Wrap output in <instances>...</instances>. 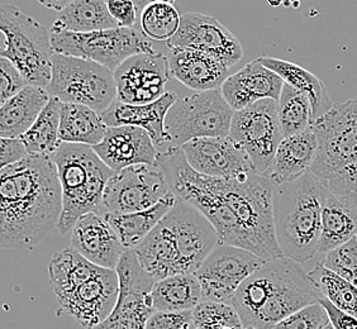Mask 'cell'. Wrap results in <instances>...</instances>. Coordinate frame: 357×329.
<instances>
[{
    "instance_id": "6da1fadb",
    "label": "cell",
    "mask_w": 357,
    "mask_h": 329,
    "mask_svg": "<svg viewBox=\"0 0 357 329\" xmlns=\"http://www.w3.org/2000/svg\"><path fill=\"white\" fill-rule=\"evenodd\" d=\"M156 164L175 197L195 206L213 224L220 243L245 248L265 261L284 256L275 232L271 178L257 172L232 178L203 175L188 164L181 147L160 152Z\"/></svg>"
},
{
    "instance_id": "7a4b0ae2",
    "label": "cell",
    "mask_w": 357,
    "mask_h": 329,
    "mask_svg": "<svg viewBox=\"0 0 357 329\" xmlns=\"http://www.w3.org/2000/svg\"><path fill=\"white\" fill-rule=\"evenodd\" d=\"M62 188L52 158L28 155L0 170V246L33 248L57 227Z\"/></svg>"
},
{
    "instance_id": "3957f363",
    "label": "cell",
    "mask_w": 357,
    "mask_h": 329,
    "mask_svg": "<svg viewBox=\"0 0 357 329\" xmlns=\"http://www.w3.org/2000/svg\"><path fill=\"white\" fill-rule=\"evenodd\" d=\"M322 296L302 263L282 256L266 261L248 276L229 303L243 327L270 329Z\"/></svg>"
},
{
    "instance_id": "277c9868",
    "label": "cell",
    "mask_w": 357,
    "mask_h": 329,
    "mask_svg": "<svg viewBox=\"0 0 357 329\" xmlns=\"http://www.w3.org/2000/svg\"><path fill=\"white\" fill-rule=\"evenodd\" d=\"M324 192V183L310 170L275 185V232L285 257L304 263L319 254Z\"/></svg>"
},
{
    "instance_id": "5b68a950",
    "label": "cell",
    "mask_w": 357,
    "mask_h": 329,
    "mask_svg": "<svg viewBox=\"0 0 357 329\" xmlns=\"http://www.w3.org/2000/svg\"><path fill=\"white\" fill-rule=\"evenodd\" d=\"M52 160L62 188L57 229L66 234L84 214L100 211L105 186L114 171L88 144L62 142Z\"/></svg>"
},
{
    "instance_id": "8992f818",
    "label": "cell",
    "mask_w": 357,
    "mask_h": 329,
    "mask_svg": "<svg viewBox=\"0 0 357 329\" xmlns=\"http://www.w3.org/2000/svg\"><path fill=\"white\" fill-rule=\"evenodd\" d=\"M152 236L174 274H194L220 243L215 228L206 215L178 198L153 228Z\"/></svg>"
},
{
    "instance_id": "52a82bcc",
    "label": "cell",
    "mask_w": 357,
    "mask_h": 329,
    "mask_svg": "<svg viewBox=\"0 0 357 329\" xmlns=\"http://www.w3.org/2000/svg\"><path fill=\"white\" fill-rule=\"evenodd\" d=\"M0 29L6 36L0 57L13 62L29 85L47 89L55 54L47 29L10 4L1 7Z\"/></svg>"
},
{
    "instance_id": "ba28073f",
    "label": "cell",
    "mask_w": 357,
    "mask_h": 329,
    "mask_svg": "<svg viewBox=\"0 0 357 329\" xmlns=\"http://www.w3.org/2000/svg\"><path fill=\"white\" fill-rule=\"evenodd\" d=\"M47 91L62 103L84 104L100 114L117 99L114 71L96 61L56 52Z\"/></svg>"
},
{
    "instance_id": "9c48e42d",
    "label": "cell",
    "mask_w": 357,
    "mask_h": 329,
    "mask_svg": "<svg viewBox=\"0 0 357 329\" xmlns=\"http://www.w3.org/2000/svg\"><path fill=\"white\" fill-rule=\"evenodd\" d=\"M318 150L310 171L326 181L344 172L357 171V98L333 105L312 124Z\"/></svg>"
},
{
    "instance_id": "30bf717a",
    "label": "cell",
    "mask_w": 357,
    "mask_h": 329,
    "mask_svg": "<svg viewBox=\"0 0 357 329\" xmlns=\"http://www.w3.org/2000/svg\"><path fill=\"white\" fill-rule=\"evenodd\" d=\"M234 113L218 89L178 99L166 116L169 142L172 147H183L197 138L228 137Z\"/></svg>"
},
{
    "instance_id": "8fae6325",
    "label": "cell",
    "mask_w": 357,
    "mask_h": 329,
    "mask_svg": "<svg viewBox=\"0 0 357 329\" xmlns=\"http://www.w3.org/2000/svg\"><path fill=\"white\" fill-rule=\"evenodd\" d=\"M51 42L56 54L96 61L114 71L128 57L151 52V42L131 27H116L86 33L52 31Z\"/></svg>"
},
{
    "instance_id": "7c38bea8",
    "label": "cell",
    "mask_w": 357,
    "mask_h": 329,
    "mask_svg": "<svg viewBox=\"0 0 357 329\" xmlns=\"http://www.w3.org/2000/svg\"><path fill=\"white\" fill-rule=\"evenodd\" d=\"M229 137L248 152L256 172L270 178L275 155L284 138L278 118V102L261 99L234 110Z\"/></svg>"
},
{
    "instance_id": "4fadbf2b",
    "label": "cell",
    "mask_w": 357,
    "mask_h": 329,
    "mask_svg": "<svg viewBox=\"0 0 357 329\" xmlns=\"http://www.w3.org/2000/svg\"><path fill=\"white\" fill-rule=\"evenodd\" d=\"M172 194L165 172L158 164H132L112 175L99 213L144 211Z\"/></svg>"
},
{
    "instance_id": "5bb4252c",
    "label": "cell",
    "mask_w": 357,
    "mask_h": 329,
    "mask_svg": "<svg viewBox=\"0 0 357 329\" xmlns=\"http://www.w3.org/2000/svg\"><path fill=\"white\" fill-rule=\"evenodd\" d=\"M119 295L116 307L93 329H146L152 313L151 291L158 282L144 270L135 248H127L118 263Z\"/></svg>"
},
{
    "instance_id": "9a60e30c",
    "label": "cell",
    "mask_w": 357,
    "mask_h": 329,
    "mask_svg": "<svg viewBox=\"0 0 357 329\" xmlns=\"http://www.w3.org/2000/svg\"><path fill=\"white\" fill-rule=\"evenodd\" d=\"M265 262L245 248L220 243L194 274L202 285L204 300L229 303L241 284Z\"/></svg>"
},
{
    "instance_id": "2e32d148",
    "label": "cell",
    "mask_w": 357,
    "mask_h": 329,
    "mask_svg": "<svg viewBox=\"0 0 357 329\" xmlns=\"http://www.w3.org/2000/svg\"><path fill=\"white\" fill-rule=\"evenodd\" d=\"M169 57L158 51L128 57L114 70L117 99L126 104H149L166 94L170 80Z\"/></svg>"
},
{
    "instance_id": "e0dca14e",
    "label": "cell",
    "mask_w": 357,
    "mask_h": 329,
    "mask_svg": "<svg viewBox=\"0 0 357 329\" xmlns=\"http://www.w3.org/2000/svg\"><path fill=\"white\" fill-rule=\"evenodd\" d=\"M119 295L117 270L99 268L89 279L63 294L57 302L84 328H96L116 307Z\"/></svg>"
},
{
    "instance_id": "ac0fdd59",
    "label": "cell",
    "mask_w": 357,
    "mask_h": 329,
    "mask_svg": "<svg viewBox=\"0 0 357 329\" xmlns=\"http://www.w3.org/2000/svg\"><path fill=\"white\" fill-rule=\"evenodd\" d=\"M167 47L192 48L220 59L229 68L238 63L243 48L217 18L206 14L189 12L181 15L178 33L166 42Z\"/></svg>"
},
{
    "instance_id": "d6986e66",
    "label": "cell",
    "mask_w": 357,
    "mask_h": 329,
    "mask_svg": "<svg viewBox=\"0 0 357 329\" xmlns=\"http://www.w3.org/2000/svg\"><path fill=\"white\" fill-rule=\"evenodd\" d=\"M195 171L214 178H232L256 172L251 158L229 137L192 139L181 147Z\"/></svg>"
},
{
    "instance_id": "ffe728a7",
    "label": "cell",
    "mask_w": 357,
    "mask_h": 329,
    "mask_svg": "<svg viewBox=\"0 0 357 329\" xmlns=\"http://www.w3.org/2000/svg\"><path fill=\"white\" fill-rule=\"evenodd\" d=\"M71 247L86 260L100 268H117L124 251L122 240L105 215L99 212L84 214L71 229Z\"/></svg>"
},
{
    "instance_id": "44dd1931",
    "label": "cell",
    "mask_w": 357,
    "mask_h": 329,
    "mask_svg": "<svg viewBox=\"0 0 357 329\" xmlns=\"http://www.w3.org/2000/svg\"><path fill=\"white\" fill-rule=\"evenodd\" d=\"M93 148L113 171L132 164H155L160 153L150 133L133 125L108 127L103 141Z\"/></svg>"
},
{
    "instance_id": "7402d4cb",
    "label": "cell",
    "mask_w": 357,
    "mask_h": 329,
    "mask_svg": "<svg viewBox=\"0 0 357 329\" xmlns=\"http://www.w3.org/2000/svg\"><path fill=\"white\" fill-rule=\"evenodd\" d=\"M282 86V77L264 66L257 59L248 62L234 75L228 76L222 84L220 91L232 109L240 110L261 99H274L278 102Z\"/></svg>"
},
{
    "instance_id": "603a6c76",
    "label": "cell",
    "mask_w": 357,
    "mask_h": 329,
    "mask_svg": "<svg viewBox=\"0 0 357 329\" xmlns=\"http://www.w3.org/2000/svg\"><path fill=\"white\" fill-rule=\"evenodd\" d=\"M169 65L172 76L195 91L218 89L229 71V66L220 59L192 48L170 49Z\"/></svg>"
},
{
    "instance_id": "cb8c5ba5",
    "label": "cell",
    "mask_w": 357,
    "mask_h": 329,
    "mask_svg": "<svg viewBox=\"0 0 357 329\" xmlns=\"http://www.w3.org/2000/svg\"><path fill=\"white\" fill-rule=\"evenodd\" d=\"M178 100L174 93H166L158 100L149 104H126L116 99L109 108L102 113L108 127L133 125L147 130L156 147L169 141L165 128L166 116L172 104Z\"/></svg>"
},
{
    "instance_id": "d4e9b609",
    "label": "cell",
    "mask_w": 357,
    "mask_h": 329,
    "mask_svg": "<svg viewBox=\"0 0 357 329\" xmlns=\"http://www.w3.org/2000/svg\"><path fill=\"white\" fill-rule=\"evenodd\" d=\"M356 236V197L332 192L326 188L322 209V234L318 254H326Z\"/></svg>"
},
{
    "instance_id": "484cf974",
    "label": "cell",
    "mask_w": 357,
    "mask_h": 329,
    "mask_svg": "<svg viewBox=\"0 0 357 329\" xmlns=\"http://www.w3.org/2000/svg\"><path fill=\"white\" fill-rule=\"evenodd\" d=\"M317 150L318 139L312 127L294 136L282 138L270 175L275 185L293 181L310 171L316 160Z\"/></svg>"
},
{
    "instance_id": "4316f807",
    "label": "cell",
    "mask_w": 357,
    "mask_h": 329,
    "mask_svg": "<svg viewBox=\"0 0 357 329\" xmlns=\"http://www.w3.org/2000/svg\"><path fill=\"white\" fill-rule=\"evenodd\" d=\"M51 99L47 89L27 85L21 93L1 104L0 136L20 138L27 132Z\"/></svg>"
},
{
    "instance_id": "83f0119b",
    "label": "cell",
    "mask_w": 357,
    "mask_h": 329,
    "mask_svg": "<svg viewBox=\"0 0 357 329\" xmlns=\"http://www.w3.org/2000/svg\"><path fill=\"white\" fill-rule=\"evenodd\" d=\"M259 61L268 69L276 72L284 82L310 96L313 110V123L333 108L335 104L331 99L327 86L319 77H317L308 70L303 69L302 66L293 62L274 57H260Z\"/></svg>"
},
{
    "instance_id": "f1b7e54d",
    "label": "cell",
    "mask_w": 357,
    "mask_h": 329,
    "mask_svg": "<svg viewBox=\"0 0 357 329\" xmlns=\"http://www.w3.org/2000/svg\"><path fill=\"white\" fill-rule=\"evenodd\" d=\"M175 194L166 197L158 204L138 212L105 213L113 228L117 231L119 238L126 248H136L142 240L151 234L176 201Z\"/></svg>"
},
{
    "instance_id": "f546056e",
    "label": "cell",
    "mask_w": 357,
    "mask_h": 329,
    "mask_svg": "<svg viewBox=\"0 0 357 329\" xmlns=\"http://www.w3.org/2000/svg\"><path fill=\"white\" fill-rule=\"evenodd\" d=\"M108 130L102 114L88 105L62 103L60 114V139L69 144L94 147L103 141Z\"/></svg>"
},
{
    "instance_id": "4dcf8cb0",
    "label": "cell",
    "mask_w": 357,
    "mask_h": 329,
    "mask_svg": "<svg viewBox=\"0 0 357 329\" xmlns=\"http://www.w3.org/2000/svg\"><path fill=\"white\" fill-rule=\"evenodd\" d=\"M155 312L192 310L204 300L195 274H176L155 282L151 291Z\"/></svg>"
},
{
    "instance_id": "1f68e13d",
    "label": "cell",
    "mask_w": 357,
    "mask_h": 329,
    "mask_svg": "<svg viewBox=\"0 0 357 329\" xmlns=\"http://www.w3.org/2000/svg\"><path fill=\"white\" fill-rule=\"evenodd\" d=\"M119 27L112 17L107 0H74L60 12L52 31H69L86 33Z\"/></svg>"
},
{
    "instance_id": "d6a6232c",
    "label": "cell",
    "mask_w": 357,
    "mask_h": 329,
    "mask_svg": "<svg viewBox=\"0 0 357 329\" xmlns=\"http://www.w3.org/2000/svg\"><path fill=\"white\" fill-rule=\"evenodd\" d=\"M60 114L61 100L51 96L33 125L20 137L29 155H42L48 158L55 155L62 144L60 139Z\"/></svg>"
},
{
    "instance_id": "836d02e7",
    "label": "cell",
    "mask_w": 357,
    "mask_h": 329,
    "mask_svg": "<svg viewBox=\"0 0 357 329\" xmlns=\"http://www.w3.org/2000/svg\"><path fill=\"white\" fill-rule=\"evenodd\" d=\"M278 118L284 138L304 132L313 124L310 96L284 82L278 100Z\"/></svg>"
},
{
    "instance_id": "e575fe53",
    "label": "cell",
    "mask_w": 357,
    "mask_h": 329,
    "mask_svg": "<svg viewBox=\"0 0 357 329\" xmlns=\"http://www.w3.org/2000/svg\"><path fill=\"white\" fill-rule=\"evenodd\" d=\"M317 288L337 308L357 318V286L335 274L318 261L308 273Z\"/></svg>"
},
{
    "instance_id": "d590c367",
    "label": "cell",
    "mask_w": 357,
    "mask_h": 329,
    "mask_svg": "<svg viewBox=\"0 0 357 329\" xmlns=\"http://www.w3.org/2000/svg\"><path fill=\"white\" fill-rule=\"evenodd\" d=\"M181 15L172 3L153 1L141 12V28L149 40L169 41L178 33Z\"/></svg>"
},
{
    "instance_id": "8d00e7d4",
    "label": "cell",
    "mask_w": 357,
    "mask_h": 329,
    "mask_svg": "<svg viewBox=\"0 0 357 329\" xmlns=\"http://www.w3.org/2000/svg\"><path fill=\"white\" fill-rule=\"evenodd\" d=\"M192 324L194 329L245 328L238 312L231 303L211 300H203L192 309Z\"/></svg>"
},
{
    "instance_id": "74e56055",
    "label": "cell",
    "mask_w": 357,
    "mask_h": 329,
    "mask_svg": "<svg viewBox=\"0 0 357 329\" xmlns=\"http://www.w3.org/2000/svg\"><path fill=\"white\" fill-rule=\"evenodd\" d=\"M319 262L324 268L357 286V237L323 254Z\"/></svg>"
},
{
    "instance_id": "f35d334b",
    "label": "cell",
    "mask_w": 357,
    "mask_h": 329,
    "mask_svg": "<svg viewBox=\"0 0 357 329\" xmlns=\"http://www.w3.org/2000/svg\"><path fill=\"white\" fill-rule=\"evenodd\" d=\"M328 324L331 322L327 310L318 302L299 309L270 329H324Z\"/></svg>"
},
{
    "instance_id": "ab89813d",
    "label": "cell",
    "mask_w": 357,
    "mask_h": 329,
    "mask_svg": "<svg viewBox=\"0 0 357 329\" xmlns=\"http://www.w3.org/2000/svg\"><path fill=\"white\" fill-rule=\"evenodd\" d=\"M27 85H29L27 79L15 68L13 62L6 57H0V104L6 103L21 93Z\"/></svg>"
},
{
    "instance_id": "60d3db41",
    "label": "cell",
    "mask_w": 357,
    "mask_h": 329,
    "mask_svg": "<svg viewBox=\"0 0 357 329\" xmlns=\"http://www.w3.org/2000/svg\"><path fill=\"white\" fill-rule=\"evenodd\" d=\"M194 329L192 310L183 312H153L146 329Z\"/></svg>"
},
{
    "instance_id": "b9f144b4",
    "label": "cell",
    "mask_w": 357,
    "mask_h": 329,
    "mask_svg": "<svg viewBox=\"0 0 357 329\" xmlns=\"http://www.w3.org/2000/svg\"><path fill=\"white\" fill-rule=\"evenodd\" d=\"M27 148L21 138H0V167L17 164L27 158Z\"/></svg>"
},
{
    "instance_id": "7bdbcfd3",
    "label": "cell",
    "mask_w": 357,
    "mask_h": 329,
    "mask_svg": "<svg viewBox=\"0 0 357 329\" xmlns=\"http://www.w3.org/2000/svg\"><path fill=\"white\" fill-rule=\"evenodd\" d=\"M107 6L119 27L132 28L135 24L138 9L133 0H107Z\"/></svg>"
},
{
    "instance_id": "ee69618b",
    "label": "cell",
    "mask_w": 357,
    "mask_h": 329,
    "mask_svg": "<svg viewBox=\"0 0 357 329\" xmlns=\"http://www.w3.org/2000/svg\"><path fill=\"white\" fill-rule=\"evenodd\" d=\"M319 303L327 310V314L330 316V322L335 329H357V318L346 313L344 310L337 308L335 304L322 296Z\"/></svg>"
},
{
    "instance_id": "f6af8a7d",
    "label": "cell",
    "mask_w": 357,
    "mask_h": 329,
    "mask_svg": "<svg viewBox=\"0 0 357 329\" xmlns=\"http://www.w3.org/2000/svg\"><path fill=\"white\" fill-rule=\"evenodd\" d=\"M40 4L45 6L48 9H52L56 12H61L65 8L71 4L74 0H37Z\"/></svg>"
},
{
    "instance_id": "bcb514c9",
    "label": "cell",
    "mask_w": 357,
    "mask_h": 329,
    "mask_svg": "<svg viewBox=\"0 0 357 329\" xmlns=\"http://www.w3.org/2000/svg\"><path fill=\"white\" fill-rule=\"evenodd\" d=\"M133 1H135L138 10H141V12L146 6H149L150 3H153V1H166V3H172V4L175 3V0H133Z\"/></svg>"
},
{
    "instance_id": "7dc6e473",
    "label": "cell",
    "mask_w": 357,
    "mask_h": 329,
    "mask_svg": "<svg viewBox=\"0 0 357 329\" xmlns=\"http://www.w3.org/2000/svg\"><path fill=\"white\" fill-rule=\"evenodd\" d=\"M301 1L302 0H284V7L296 8L301 7Z\"/></svg>"
},
{
    "instance_id": "c3c4849f",
    "label": "cell",
    "mask_w": 357,
    "mask_h": 329,
    "mask_svg": "<svg viewBox=\"0 0 357 329\" xmlns=\"http://www.w3.org/2000/svg\"><path fill=\"white\" fill-rule=\"evenodd\" d=\"M268 6H271V7H280V6H284V0H268Z\"/></svg>"
},
{
    "instance_id": "681fc988",
    "label": "cell",
    "mask_w": 357,
    "mask_h": 329,
    "mask_svg": "<svg viewBox=\"0 0 357 329\" xmlns=\"http://www.w3.org/2000/svg\"><path fill=\"white\" fill-rule=\"evenodd\" d=\"M324 329H335L333 328V326H332V324H328V326H327V327H326V328Z\"/></svg>"
},
{
    "instance_id": "f907efd6",
    "label": "cell",
    "mask_w": 357,
    "mask_h": 329,
    "mask_svg": "<svg viewBox=\"0 0 357 329\" xmlns=\"http://www.w3.org/2000/svg\"><path fill=\"white\" fill-rule=\"evenodd\" d=\"M243 329H259V328H256V327H245V328Z\"/></svg>"
},
{
    "instance_id": "816d5d0a",
    "label": "cell",
    "mask_w": 357,
    "mask_h": 329,
    "mask_svg": "<svg viewBox=\"0 0 357 329\" xmlns=\"http://www.w3.org/2000/svg\"><path fill=\"white\" fill-rule=\"evenodd\" d=\"M223 329H240V328H234V327H226V328Z\"/></svg>"
},
{
    "instance_id": "f5cc1de1",
    "label": "cell",
    "mask_w": 357,
    "mask_h": 329,
    "mask_svg": "<svg viewBox=\"0 0 357 329\" xmlns=\"http://www.w3.org/2000/svg\"><path fill=\"white\" fill-rule=\"evenodd\" d=\"M184 329H192V328H184Z\"/></svg>"
},
{
    "instance_id": "db71d44e",
    "label": "cell",
    "mask_w": 357,
    "mask_h": 329,
    "mask_svg": "<svg viewBox=\"0 0 357 329\" xmlns=\"http://www.w3.org/2000/svg\"><path fill=\"white\" fill-rule=\"evenodd\" d=\"M356 237H357V236H356Z\"/></svg>"
}]
</instances>
